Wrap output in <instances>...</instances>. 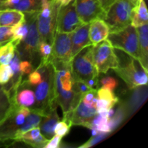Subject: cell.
<instances>
[{
    "mask_svg": "<svg viewBox=\"0 0 148 148\" xmlns=\"http://www.w3.org/2000/svg\"><path fill=\"white\" fill-rule=\"evenodd\" d=\"M16 46L12 41L0 46V64H9L15 52Z\"/></svg>",
    "mask_w": 148,
    "mask_h": 148,
    "instance_id": "27",
    "label": "cell"
},
{
    "mask_svg": "<svg viewBox=\"0 0 148 148\" xmlns=\"http://www.w3.org/2000/svg\"><path fill=\"white\" fill-rule=\"evenodd\" d=\"M48 141L49 140L40 133L38 127L30 129L23 133L17 140V142H23L31 147L37 148H43Z\"/></svg>",
    "mask_w": 148,
    "mask_h": 148,
    "instance_id": "19",
    "label": "cell"
},
{
    "mask_svg": "<svg viewBox=\"0 0 148 148\" xmlns=\"http://www.w3.org/2000/svg\"><path fill=\"white\" fill-rule=\"evenodd\" d=\"M14 106L4 86L0 85V122L8 116Z\"/></svg>",
    "mask_w": 148,
    "mask_h": 148,
    "instance_id": "24",
    "label": "cell"
},
{
    "mask_svg": "<svg viewBox=\"0 0 148 148\" xmlns=\"http://www.w3.org/2000/svg\"><path fill=\"white\" fill-rule=\"evenodd\" d=\"M57 106H53L46 115L42 118L39 124L40 133L48 140H50L54 135V129L59 121V116L57 114Z\"/></svg>",
    "mask_w": 148,
    "mask_h": 148,
    "instance_id": "18",
    "label": "cell"
},
{
    "mask_svg": "<svg viewBox=\"0 0 148 148\" xmlns=\"http://www.w3.org/2000/svg\"><path fill=\"white\" fill-rule=\"evenodd\" d=\"M109 133H106V132H100L99 134H97L95 136H92V138L89 140V141L87 142L85 144L79 146V147H85V148H88L91 147V146L94 145L96 143H99L100 141H101L102 140H103L106 137Z\"/></svg>",
    "mask_w": 148,
    "mask_h": 148,
    "instance_id": "37",
    "label": "cell"
},
{
    "mask_svg": "<svg viewBox=\"0 0 148 148\" xmlns=\"http://www.w3.org/2000/svg\"><path fill=\"white\" fill-rule=\"evenodd\" d=\"M98 1H99L100 4H101V7H102V8L103 9L104 11L106 12L108 9L109 8L110 6L114 2L115 0H98Z\"/></svg>",
    "mask_w": 148,
    "mask_h": 148,
    "instance_id": "41",
    "label": "cell"
},
{
    "mask_svg": "<svg viewBox=\"0 0 148 148\" xmlns=\"http://www.w3.org/2000/svg\"><path fill=\"white\" fill-rule=\"evenodd\" d=\"M148 23V12L145 0H138L137 5L132 14L131 25L134 27L147 25Z\"/></svg>",
    "mask_w": 148,
    "mask_h": 148,
    "instance_id": "23",
    "label": "cell"
},
{
    "mask_svg": "<svg viewBox=\"0 0 148 148\" xmlns=\"http://www.w3.org/2000/svg\"><path fill=\"white\" fill-rule=\"evenodd\" d=\"M73 89L77 95H80L81 97H82V95H83L85 92H88V91L90 90V88L83 81L75 80L73 85Z\"/></svg>",
    "mask_w": 148,
    "mask_h": 148,
    "instance_id": "35",
    "label": "cell"
},
{
    "mask_svg": "<svg viewBox=\"0 0 148 148\" xmlns=\"http://www.w3.org/2000/svg\"><path fill=\"white\" fill-rule=\"evenodd\" d=\"M12 9L23 13H30L39 12L41 9L40 0H20L18 4Z\"/></svg>",
    "mask_w": 148,
    "mask_h": 148,
    "instance_id": "25",
    "label": "cell"
},
{
    "mask_svg": "<svg viewBox=\"0 0 148 148\" xmlns=\"http://www.w3.org/2000/svg\"><path fill=\"white\" fill-rule=\"evenodd\" d=\"M34 67L33 64L28 60H21L20 63V70L23 77L26 75H28L34 70Z\"/></svg>",
    "mask_w": 148,
    "mask_h": 148,
    "instance_id": "36",
    "label": "cell"
},
{
    "mask_svg": "<svg viewBox=\"0 0 148 148\" xmlns=\"http://www.w3.org/2000/svg\"><path fill=\"white\" fill-rule=\"evenodd\" d=\"M52 53L51 44L46 41L40 40L38 46V53L40 56V63L47 64L51 62Z\"/></svg>",
    "mask_w": 148,
    "mask_h": 148,
    "instance_id": "28",
    "label": "cell"
},
{
    "mask_svg": "<svg viewBox=\"0 0 148 148\" xmlns=\"http://www.w3.org/2000/svg\"><path fill=\"white\" fill-rule=\"evenodd\" d=\"M98 77L99 76L94 77L88 79V80L85 82V84L90 89H98V85H99V79H98Z\"/></svg>",
    "mask_w": 148,
    "mask_h": 148,
    "instance_id": "39",
    "label": "cell"
},
{
    "mask_svg": "<svg viewBox=\"0 0 148 148\" xmlns=\"http://www.w3.org/2000/svg\"><path fill=\"white\" fill-rule=\"evenodd\" d=\"M25 20V14L14 9L0 10V26H13Z\"/></svg>",
    "mask_w": 148,
    "mask_h": 148,
    "instance_id": "22",
    "label": "cell"
},
{
    "mask_svg": "<svg viewBox=\"0 0 148 148\" xmlns=\"http://www.w3.org/2000/svg\"><path fill=\"white\" fill-rule=\"evenodd\" d=\"M12 26H0V46L12 39Z\"/></svg>",
    "mask_w": 148,
    "mask_h": 148,
    "instance_id": "32",
    "label": "cell"
},
{
    "mask_svg": "<svg viewBox=\"0 0 148 148\" xmlns=\"http://www.w3.org/2000/svg\"><path fill=\"white\" fill-rule=\"evenodd\" d=\"M27 32H28V23L25 18L23 21L12 26L13 36L11 41L15 45L16 47L25 38Z\"/></svg>",
    "mask_w": 148,
    "mask_h": 148,
    "instance_id": "26",
    "label": "cell"
},
{
    "mask_svg": "<svg viewBox=\"0 0 148 148\" xmlns=\"http://www.w3.org/2000/svg\"><path fill=\"white\" fill-rule=\"evenodd\" d=\"M72 33L56 32L52 41L51 59L69 63L72 59Z\"/></svg>",
    "mask_w": 148,
    "mask_h": 148,
    "instance_id": "11",
    "label": "cell"
},
{
    "mask_svg": "<svg viewBox=\"0 0 148 148\" xmlns=\"http://www.w3.org/2000/svg\"><path fill=\"white\" fill-rule=\"evenodd\" d=\"M82 24V22L75 9V0H72L66 5L60 6L56 19V32L72 33Z\"/></svg>",
    "mask_w": 148,
    "mask_h": 148,
    "instance_id": "10",
    "label": "cell"
},
{
    "mask_svg": "<svg viewBox=\"0 0 148 148\" xmlns=\"http://www.w3.org/2000/svg\"><path fill=\"white\" fill-rule=\"evenodd\" d=\"M62 137L60 136L54 134L50 140H49L48 143L45 145L43 148H59L60 147L61 140Z\"/></svg>",
    "mask_w": 148,
    "mask_h": 148,
    "instance_id": "38",
    "label": "cell"
},
{
    "mask_svg": "<svg viewBox=\"0 0 148 148\" xmlns=\"http://www.w3.org/2000/svg\"><path fill=\"white\" fill-rule=\"evenodd\" d=\"M42 75V79L33 87L36 97V103L32 109L46 115L55 106H58L55 98L54 68L51 62L39 63L37 66Z\"/></svg>",
    "mask_w": 148,
    "mask_h": 148,
    "instance_id": "2",
    "label": "cell"
},
{
    "mask_svg": "<svg viewBox=\"0 0 148 148\" xmlns=\"http://www.w3.org/2000/svg\"><path fill=\"white\" fill-rule=\"evenodd\" d=\"M114 51L118 65L113 70L125 82L128 88L132 90L147 85L148 72L144 69L140 61L122 51Z\"/></svg>",
    "mask_w": 148,
    "mask_h": 148,
    "instance_id": "3",
    "label": "cell"
},
{
    "mask_svg": "<svg viewBox=\"0 0 148 148\" xmlns=\"http://www.w3.org/2000/svg\"><path fill=\"white\" fill-rule=\"evenodd\" d=\"M20 0H3L2 9H12L19 3Z\"/></svg>",
    "mask_w": 148,
    "mask_h": 148,
    "instance_id": "40",
    "label": "cell"
},
{
    "mask_svg": "<svg viewBox=\"0 0 148 148\" xmlns=\"http://www.w3.org/2000/svg\"><path fill=\"white\" fill-rule=\"evenodd\" d=\"M2 1H3V0H0V10H3L2 9Z\"/></svg>",
    "mask_w": 148,
    "mask_h": 148,
    "instance_id": "43",
    "label": "cell"
},
{
    "mask_svg": "<svg viewBox=\"0 0 148 148\" xmlns=\"http://www.w3.org/2000/svg\"><path fill=\"white\" fill-rule=\"evenodd\" d=\"M27 76H28V77H27V79H26V81H27V82L29 85H30L33 87L37 85L42 79L41 73H40V70L38 68L34 69Z\"/></svg>",
    "mask_w": 148,
    "mask_h": 148,
    "instance_id": "34",
    "label": "cell"
},
{
    "mask_svg": "<svg viewBox=\"0 0 148 148\" xmlns=\"http://www.w3.org/2000/svg\"><path fill=\"white\" fill-rule=\"evenodd\" d=\"M43 116H44V115L40 111L34 109H30V113L26 116L24 123L22 124L21 127L17 130L15 137L14 138V141L17 142L19 137L25 132L28 131L29 130L32 128L38 127Z\"/></svg>",
    "mask_w": 148,
    "mask_h": 148,
    "instance_id": "21",
    "label": "cell"
},
{
    "mask_svg": "<svg viewBox=\"0 0 148 148\" xmlns=\"http://www.w3.org/2000/svg\"><path fill=\"white\" fill-rule=\"evenodd\" d=\"M72 58L82 49L92 45L89 38V23H82L71 33Z\"/></svg>",
    "mask_w": 148,
    "mask_h": 148,
    "instance_id": "15",
    "label": "cell"
},
{
    "mask_svg": "<svg viewBox=\"0 0 148 148\" xmlns=\"http://www.w3.org/2000/svg\"><path fill=\"white\" fill-rule=\"evenodd\" d=\"M71 127L72 124L66 120L63 119L62 121H59L55 127L54 134L60 136L61 137H64L69 132Z\"/></svg>",
    "mask_w": 148,
    "mask_h": 148,
    "instance_id": "33",
    "label": "cell"
},
{
    "mask_svg": "<svg viewBox=\"0 0 148 148\" xmlns=\"http://www.w3.org/2000/svg\"><path fill=\"white\" fill-rule=\"evenodd\" d=\"M13 76V72L9 64H0V85H5Z\"/></svg>",
    "mask_w": 148,
    "mask_h": 148,
    "instance_id": "30",
    "label": "cell"
},
{
    "mask_svg": "<svg viewBox=\"0 0 148 148\" xmlns=\"http://www.w3.org/2000/svg\"><path fill=\"white\" fill-rule=\"evenodd\" d=\"M12 103L17 106H23L32 109L36 103V97L33 87L27 81H22L17 88L10 94Z\"/></svg>",
    "mask_w": 148,
    "mask_h": 148,
    "instance_id": "14",
    "label": "cell"
},
{
    "mask_svg": "<svg viewBox=\"0 0 148 148\" xmlns=\"http://www.w3.org/2000/svg\"><path fill=\"white\" fill-rule=\"evenodd\" d=\"M75 4L82 23H90L95 19H105L106 12L98 0H75Z\"/></svg>",
    "mask_w": 148,
    "mask_h": 148,
    "instance_id": "12",
    "label": "cell"
},
{
    "mask_svg": "<svg viewBox=\"0 0 148 148\" xmlns=\"http://www.w3.org/2000/svg\"><path fill=\"white\" fill-rule=\"evenodd\" d=\"M92 57L98 75L106 74L118 65L114 48L107 39L93 46Z\"/></svg>",
    "mask_w": 148,
    "mask_h": 148,
    "instance_id": "9",
    "label": "cell"
},
{
    "mask_svg": "<svg viewBox=\"0 0 148 148\" xmlns=\"http://www.w3.org/2000/svg\"><path fill=\"white\" fill-rule=\"evenodd\" d=\"M57 1L60 3L61 5H66L70 1H72V0H57Z\"/></svg>",
    "mask_w": 148,
    "mask_h": 148,
    "instance_id": "42",
    "label": "cell"
},
{
    "mask_svg": "<svg viewBox=\"0 0 148 148\" xmlns=\"http://www.w3.org/2000/svg\"><path fill=\"white\" fill-rule=\"evenodd\" d=\"M38 12L24 13L25 18L28 23V32L25 38L16 47L22 60H28L33 64L38 65L37 61L40 60L38 53L40 36L37 26Z\"/></svg>",
    "mask_w": 148,
    "mask_h": 148,
    "instance_id": "4",
    "label": "cell"
},
{
    "mask_svg": "<svg viewBox=\"0 0 148 148\" xmlns=\"http://www.w3.org/2000/svg\"><path fill=\"white\" fill-rule=\"evenodd\" d=\"M107 40L114 49L125 52L141 63L138 34L136 27L131 24L121 30L110 32Z\"/></svg>",
    "mask_w": 148,
    "mask_h": 148,
    "instance_id": "6",
    "label": "cell"
},
{
    "mask_svg": "<svg viewBox=\"0 0 148 148\" xmlns=\"http://www.w3.org/2000/svg\"><path fill=\"white\" fill-rule=\"evenodd\" d=\"M138 34L139 46H140V55H141V64L144 69L147 71L148 67V25L140 26L136 27Z\"/></svg>",
    "mask_w": 148,
    "mask_h": 148,
    "instance_id": "20",
    "label": "cell"
},
{
    "mask_svg": "<svg viewBox=\"0 0 148 148\" xmlns=\"http://www.w3.org/2000/svg\"><path fill=\"white\" fill-rule=\"evenodd\" d=\"M61 4L57 0H50L41 6L37 15V26L40 40L51 44L56 33V19Z\"/></svg>",
    "mask_w": 148,
    "mask_h": 148,
    "instance_id": "7",
    "label": "cell"
},
{
    "mask_svg": "<svg viewBox=\"0 0 148 148\" xmlns=\"http://www.w3.org/2000/svg\"><path fill=\"white\" fill-rule=\"evenodd\" d=\"M109 33V27L103 19H95L89 23V38L92 46L107 39Z\"/></svg>",
    "mask_w": 148,
    "mask_h": 148,
    "instance_id": "16",
    "label": "cell"
},
{
    "mask_svg": "<svg viewBox=\"0 0 148 148\" xmlns=\"http://www.w3.org/2000/svg\"><path fill=\"white\" fill-rule=\"evenodd\" d=\"M97 90L98 89H90L88 92H85L82 95L81 101L88 106L96 108V103L98 101Z\"/></svg>",
    "mask_w": 148,
    "mask_h": 148,
    "instance_id": "29",
    "label": "cell"
},
{
    "mask_svg": "<svg viewBox=\"0 0 148 148\" xmlns=\"http://www.w3.org/2000/svg\"><path fill=\"white\" fill-rule=\"evenodd\" d=\"M97 114L96 108L88 106L81 101L73 110L63 116V119L72 126H83L88 128Z\"/></svg>",
    "mask_w": 148,
    "mask_h": 148,
    "instance_id": "13",
    "label": "cell"
},
{
    "mask_svg": "<svg viewBox=\"0 0 148 148\" xmlns=\"http://www.w3.org/2000/svg\"><path fill=\"white\" fill-rule=\"evenodd\" d=\"M138 0H115L106 12L105 22L110 32L116 31L131 24L132 14Z\"/></svg>",
    "mask_w": 148,
    "mask_h": 148,
    "instance_id": "5",
    "label": "cell"
},
{
    "mask_svg": "<svg viewBox=\"0 0 148 148\" xmlns=\"http://www.w3.org/2000/svg\"><path fill=\"white\" fill-rule=\"evenodd\" d=\"M92 49V45L87 46L71 59V69L75 80L85 82L90 78L99 76L93 62Z\"/></svg>",
    "mask_w": 148,
    "mask_h": 148,
    "instance_id": "8",
    "label": "cell"
},
{
    "mask_svg": "<svg viewBox=\"0 0 148 148\" xmlns=\"http://www.w3.org/2000/svg\"><path fill=\"white\" fill-rule=\"evenodd\" d=\"M99 85H101L102 88H107L114 92L119 85V81L114 77L108 75L103 77L101 79H99Z\"/></svg>",
    "mask_w": 148,
    "mask_h": 148,
    "instance_id": "31",
    "label": "cell"
},
{
    "mask_svg": "<svg viewBox=\"0 0 148 148\" xmlns=\"http://www.w3.org/2000/svg\"><path fill=\"white\" fill-rule=\"evenodd\" d=\"M98 101L96 103L97 113L105 112L113 108L118 103L119 98L115 95L114 92L107 88H98L97 90Z\"/></svg>",
    "mask_w": 148,
    "mask_h": 148,
    "instance_id": "17",
    "label": "cell"
},
{
    "mask_svg": "<svg viewBox=\"0 0 148 148\" xmlns=\"http://www.w3.org/2000/svg\"><path fill=\"white\" fill-rule=\"evenodd\" d=\"M54 68L55 98L58 106L62 108L63 116L73 110L81 101L82 97L77 95L73 89L75 79L72 75L70 62L51 59Z\"/></svg>",
    "mask_w": 148,
    "mask_h": 148,
    "instance_id": "1",
    "label": "cell"
}]
</instances>
